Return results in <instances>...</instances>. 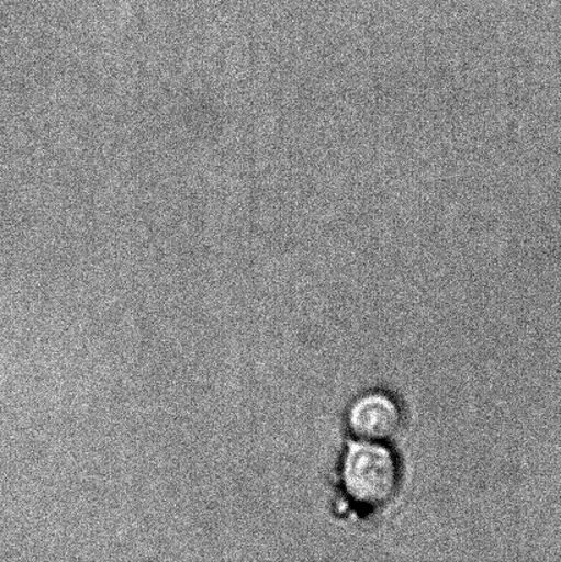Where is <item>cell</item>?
Wrapping results in <instances>:
<instances>
[{"instance_id":"cell-1","label":"cell","mask_w":561,"mask_h":562,"mask_svg":"<svg viewBox=\"0 0 561 562\" xmlns=\"http://www.w3.org/2000/svg\"><path fill=\"white\" fill-rule=\"evenodd\" d=\"M401 483L397 457L382 443L351 445L343 464L345 493L364 508H382L392 503Z\"/></svg>"},{"instance_id":"cell-2","label":"cell","mask_w":561,"mask_h":562,"mask_svg":"<svg viewBox=\"0 0 561 562\" xmlns=\"http://www.w3.org/2000/svg\"><path fill=\"white\" fill-rule=\"evenodd\" d=\"M351 434L362 442L384 443L397 437L404 426V412L392 395L370 391L351 404L348 412Z\"/></svg>"}]
</instances>
